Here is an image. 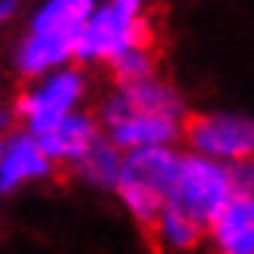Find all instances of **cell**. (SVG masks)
Instances as JSON below:
<instances>
[{"instance_id": "6da1fadb", "label": "cell", "mask_w": 254, "mask_h": 254, "mask_svg": "<svg viewBox=\"0 0 254 254\" xmlns=\"http://www.w3.org/2000/svg\"><path fill=\"white\" fill-rule=\"evenodd\" d=\"M101 135L120 153L175 147L184 138L187 101L169 80H150L138 86H114L98 107Z\"/></svg>"}, {"instance_id": "7a4b0ae2", "label": "cell", "mask_w": 254, "mask_h": 254, "mask_svg": "<svg viewBox=\"0 0 254 254\" xmlns=\"http://www.w3.org/2000/svg\"><path fill=\"white\" fill-rule=\"evenodd\" d=\"M233 199L230 169L196 153H181L166 208L150 227V239L159 251L187 254L205 242L211 217Z\"/></svg>"}, {"instance_id": "3957f363", "label": "cell", "mask_w": 254, "mask_h": 254, "mask_svg": "<svg viewBox=\"0 0 254 254\" xmlns=\"http://www.w3.org/2000/svg\"><path fill=\"white\" fill-rule=\"evenodd\" d=\"M92 0H43L31 9L19 43L12 46V70L22 80H37L67 67L77 52L80 28L92 12Z\"/></svg>"}, {"instance_id": "277c9868", "label": "cell", "mask_w": 254, "mask_h": 254, "mask_svg": "<svg viewBox=\"0 0 254 254\" xmlns=\"http://www.w3.org/2000/svg\"><path fill=\"white\" fill-rule=\"evenodd\" d=\"M156 31L147 6L141 0H104L95 3L80 28L74 62L80 64H111L123 52L153 46Z\"/></svg>"}, {"instance_id": "5b68a950", "label": "cell", "mask_w": 254, "mask_h": 254, "mask_svg": "<svg viewBox=\"0 0 254 254\" xmlns=\"http://www.w3.org/2000/svg\"><path fill=\"white\" fill-rule=\"evenodd\" d=\"M178 166H181L178 147H153V150L123 153V166H120L114 193L120 199V205L126 208V214L144 233H150L156 217L166 208Z\"/></svg>"}, {"instance_id": "8992f818", "label": "cell", "mask_w": 254, "mask_h": 254, "mask_svg": "<svg viewBox=\"0 0 254 254\" xmlns=\"http://www.w3.org/2000/svg\"><path fill=\"white\" fill-rule=\"evenodd\" d=\"M89 95V77L80 64L59 67L52 74H43L31 80L19 98H15L12 114L22 120V129L34 138L59 126L64 117L83 111V101Z\"/></svg>"}, {"instance_id": "52a82bcc", "label": "cell", "mask_w": 254, "mask_h": 254, "mask_svg": "<svg viewBox=\"0 0 254 254\" xmlns=\"http://www.w3.org/2000/svg\"><path fill=\"white\" fill-rule=\"evenodd\" d=\"M184 141L190 153L217 166L254 162V117L236 111H202L187 117Z\"/></svg>"}, {"instance_id": "ba28073f", "label": "cell", "mask_w": 254, "mask_h": 254, "mask_svg": "<svg viewBox=\"0 0 254 254\" xmlns=\"http://www.w3.org/2000/svg\"><path fill=\"white\" fill-rule=\"evenodd\" d=\"M56 175L43 147L31 132L9 129L0 138V199L25 190L28 184H40Z\"/></svg>"}, {"instance_id": "9c48e42d", "label": "cell", "mask_w": 254, "mask_h": 254, "mask_svg": "<svg viewBox=\"0 0 254 254\" xmlns=\"http://www.w3.org/2000/svg\"><path fill=\"white\" fill-rule=\"evenodd\" d=\"M98 138H101V126H98L95 114L77 111V114L64 117L59 126H52L49 132L37 135V144L43 147V153L49 156V162L56 169L59 166L74 169Z\"/></svg>"}, {"instance_id": "30bf717a", "label": "cell", "mask_w": 254, "mask_h": 254, "mask_svg": "<svg viewBox=\"0 0 254 254\" xmlns=\"http://www.w3.org/2000/svg\"><path fill=\"white\" fill-rule=\"evenodd\" d=\"M205 242L214 254H254V199L233 196L211 217Z\"/></svg>"}, {"instance_id": "8fae6325", "label": "cell", "mask_w": 254, "mask_h": 254, "mask_svg": "<svg viewBox=\"0 0 254 254\" xmlns=\"http://www.w3.org/2000/svg\"><path fill=\"white\" fill-rule=\"evenodd\" d=\"M120 166H123V153L101 135V138L92 144V147H89V153H86L70 172H74L86 187L114 193L117 178H120Z\"/></svg>"}, {"instance_id": "7c38bea8", "label": "cell", "mask_w": 254, "mask_h": 254, "mask_svg": "<svg viewBox=\"0 0 254 254\" xmlns=\"http://www.w3.org/2000/svg\"><path fill=\"white\" fill-rule=\"evenodd\" d=\"M107 67H111L114 86H138V83H150V80L159 77V59H156L153 46L123 52V56L114 59Z\"/></svg>"}, {"instance_id": "4fadbf2b", "label": "cell", "mask_w": 254, "mask_h": 254, "mask_svg": "<svg viewBox=\"0 0 254 254\" xmlns=\"http://www.w3.org/2000/svg\"><path fill=\"white\" fill-rule=\"evenodd\" d=\"M227 169H230L233 196L254 199V162H239V166H227Z\"/></svg>"}, {"instance_id": "5bb4252c", "label": "cell", "mask_w": 254, "mask_h": 254, "mask_svg": "<svg viewBox=\"0 0 254 254\" xmlns=\"http://www.w3.org/2000/svg\"><path fill=\"white\" fill-rule=\"evenodd\" d=\"M19 12H22V3H19V0H0V28L9 25Z\"/></svg>"}, {"instance_id": "9a60e30c", "label": "cell", "mask_w": 254, "mask_h": 254, "mask_svg": "<svg viewBox=\"0 0 254 254\" xmlns=\"http://www.w3.org/2000/svg\"><path fill=\"white\" fill-rule=\"evenodd\" d=\"M9 123H12V114L6 111L3 104H0V138H3V135L9 132Z\"/></svg>"}]
</instances>
